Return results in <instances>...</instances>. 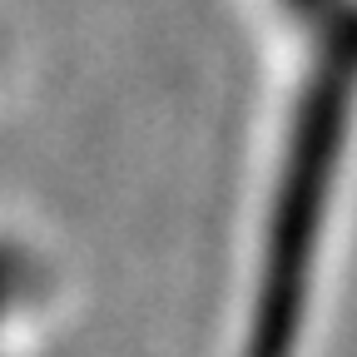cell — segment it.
<instances>
[{"mask_svg":"<svg viewBox=\"0 0 357 357\" xmlns=\"http://www.w3.org/2000/svg\"><path fill=\"white\" fill-rule=\"evenodd\" d=\"M293 6H303V10H328L333 0H293Z\"/></svg>","mask_w":357,"mask_h":357,"instance_id":"cell-1","label":"cell"}]
</instances>
